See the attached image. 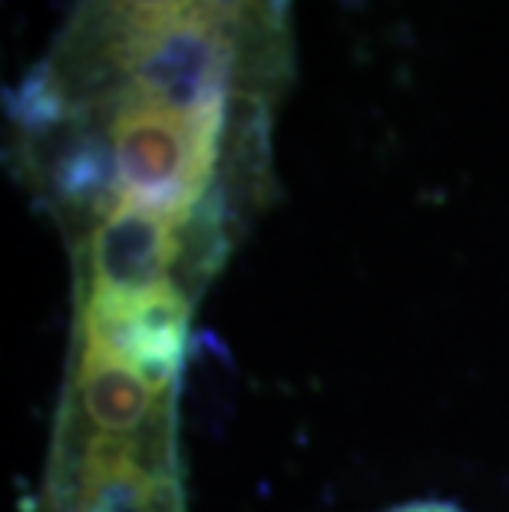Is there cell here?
I'll use <instances>...</instances> for the list:
<instances>
[{
    "mask_svg": "<svg viewBox=\"0 0 509 512\" xmlns=\"http://www.w3.org/2000/svg\"><path fill=\"white\" fill-rule=\"evenodd\" d=\"M192 4H196V0H113V7L123 10V14L139 27L162 24V20L176 17L179 10H186Z\"/></svg>",
    "mask_w": 509,
    "mask_h": 512,
    "instance_id": "6da1fadb",
    "label": "cell"
},
{
    "mask_svg": "<svg viewBox=\"0 0 509 512\" xmlns=\"http://www.w3.org/2000/svg\"><path fill=\"white\" fill-rule=\"evenodd\" d=\"M387 512H467V509L443 503V499H417V503H404V506H394Z\"/></svg>",
    "mask_w": 509,
    "mask_h": 512,
    "instance_id": "7a4b0ae2",
    "label": "cell"
}]
</instances>
